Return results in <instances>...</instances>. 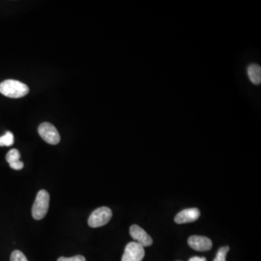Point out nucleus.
Masks as SVG:
<instances>
[{
  "label": "nucleus",
  "instance_id": "obj_8",
  "mask_svg": "<svg viewBox=\"0 0 261 261\" xmlns=\"http://www.w3.org/2000/svg\"><path fill=\"white\" fill-rule=\"evenodd\" d=\"M200 216V211L196 207L185 209L176 215L174 221L178 224H188L194 222Z\"/></svg>",
  "mask_w": 261,
  "mask_h": 261
},
{
  "label": "nucleus",
  "instance_id": "obj_16",
  "mask_svg": "<svg viewBox=\"0 0 261 261\" xmlns=\"http://www.w3.org/2000/svg\"><path fill=\"white\" fill-rule=\"evenodd\" d=\"M189 261H207V259L204 257H193Z\"/></svg>",
  "mask_w": 261,
  "mask_h": 261
},
{
  "label": "nucleus",
  "instance_id": "obj_13",
  "mask_svg": "<svg viewBox=\"0 0 261 261\" xmlns=\"http://www.w3.org/2000/svg\"><path fill=\"white\" fill-rule=\"evenodd\" d=\"M10 261H28L27 258L20 251H15L10 256Z\"/></svg>",
  "mask_w": 261,
  "mask_h": 261
},
{
  "label": "nucleus",
  "instance_id": "obj_9",
  "mask_svg": "<svg viewBox=\"0 0 261 261\" xmlns=\"http://www.w3.org/2000/svg\"><path fill=\"white\" fill-rule=\"evenodd\" d=\"M248 75L253 84L259 85L261 82V67L258 64H251L248 66Z\"/></svg>",
  "mask_w": 261,
  "mask_h": 261
},
{
  "label": "nucleus",
  "instance_id": "obj_6",
  "mask_svg": "<svg viewBox=\"0 0 261 261\" xmlns=\"http://www.w3.org/2000/svg\"><path fill=\"white\" fill-rule=\"evenodd\" d=\"M130 233L132 238L136 240V243L139 244L143 248L151 246L153 243L150 236L138 225H132L130 228Z\"/></svg>",
  "mask_w": 261,
  "mask_h": 261
},
{
  "label": "nucleus",
  "instance_id": "obj_12",
  "mask_svg": "<svg viewBox=\"0 0 261 261\" xmlns=\"http://www.w3.org/2000/svg\"><path fill=\"white\" fill-rule=\"evenodd\" d=\"M229 251V247H222L218 250L216 254V257L213 261H226V255Z\"/></svg>",
  "mask_w": 261,
  "mask_h": 261
},
{
  "label": "nucleus",
  "instance_id": "obj_5",
  "mask_svg": "<svg viewBox=\"0 0 261 261\" xmlns=\"http://www.w3.org/2000/svg\"><path fill=\"white\" fill-rule=\"evenodd\" d=\"M144 255V248L136 242H131L126 247L122 261H141Z\"/></svg>",
  "mask_w": 261,
  "mask_h": 261
},
{
  "label": "nucleus",
  "instance_id": "obj_11",
  "mask_svg": "<svg viewBox=\"0 0 261 261\" xmlns=\"http://www.w3.org/2000/svg\"><path fill=\"white\" fill-rule=\"evenodd\" d=\"M20 159V152L17 149H12L7 152L6 155V160L9 164L18 161Z\"/></svg>",
  "mask_w": 261,
  "mask_h": 261
},
{
  "label": "nucleus",
  "instance_id": "obj_7",
  "mask_svg": "<svg viewBox=\"0 0 261 261\" xmlns=\"http://www.w3.org/2000/svg\"><path fill=\"white\" fill-rule=\"evenodd\" d=\"M188 245L196 251H210L213 247V243L210 239L202 236H192L189 238Z\"/></svg>",
  "mask_w": 261,
  "mask_h": 261
},
{
  "label": "nucleus",
  "instance_id": "obj_10",
  "mask_svg": "<svg viewBox=\"0 0 261 261\" xmlns=\"http://www.w3.org/2000/svg\"><path fill=\"white\" fill-rule=\"evenodd\" d=\"M14 144V135L12 132L7 131L5 134L0 136V147H10Z\"/></svg>",
  "mask_w": 261,
  "mask_h": 261
},
{
  "label": "nucleus",
  "instance_id": "obj_4",
  "mask_svg": "<svg viewBox=\"0 0 261 261\" xmlns=\"http://www.w3.org/2000/svg\"><path fill=\"white\" fill-rule=\"evenodd\" d=\"M38 132L47 143L56 145L61 141V136L56 127L50 123H42L38 128Z\"/></svg>",
  "mask_w": 261,
  "mask_h": 261
},
{
  "label": "nucleus",
  "instance_id": "obj_14",
  "mask_svg": "<svg viewBox=\"0 0 261 261\" xmlns=\"http://www.w3.org/2000/svg\"><path fill=\"white\" fill-rule=\"evenodd\" d=\"M58 261H86V259L83 256H75L71 258L61 257Z\"/></svg>",
  "mask_w": 261,
  "mask_h": 261
},
{
  "label": "nucleus",
  "instance_id": "obj_1",
  "mask_svg": "<svg viewBox=\"0 0 261 261\" xmlns=\"http://www.w3.org/2000/svg\"><path fill=\"white\" fill-rule=\"evenodd\" d=\"M29 92L27 85L17 81L7 79L0 84V93L9 98H20Z\"/></svg>",
  "mask_w": 261,
  "mask_h": 261
},
{
  "label": "nucleus",
  "instance_id": "obj_15",
  "mask_svg": "<svg viewBox=\"0 0 261 261\" xmlns=\"http://www.w3.org/2000/svg\"><path fill=\"white\" fill-rule=\"evenodd\" d=\"M9 166H10V168H12V169L20 171V170L23 169L24 164H23V162L18 160V161L15 162V163H10Z\"/></svg>",
  "mask_w": 261,
  "mask_h": 261
},
{
  "label": "nucleus",
  "instance_id": "obj_3",
  "mask_svg": "<svg viewBox=\"0 0 261 261\" xmlns=\"http://www.w3.org/2000/svg\"><path fill=\"white\" fill-rule=\"evenodd\" d=\"M112 210L108 207H100L92 212L88 219V224L92 228L105 226L112 218Z\"/></svg>",
  "mask_w": 261,
  "mask_h": 261
},
{
  "label": "nucleus",
  "instance_id": "obj_2",
  "mask_svg": "<svg viewBox=\"0 0 261 261\" xmlns=\"http://www.w3.org/2000/svg\"><path fill=\"white\" fill-rule=\"evenodd\" d=\"M50 205V195L46 190L38 193L32 207V216L35 220H42L46 216Z\"/></svg>",
  "mask_w": 261,
  "mask_h": 261
}]
</instances>
